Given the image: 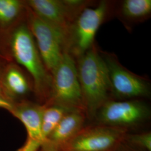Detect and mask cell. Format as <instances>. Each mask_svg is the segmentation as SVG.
Listing matches in <instances>:
<instances>
[{"label": "cell", "mask_w": 151, "mask_h": 151, "mask_svg": "<svg viewBox=\"0 0 151 151\" xmlns=\"http://www.w3.org/2000/svg\"><path fill=\"white\" fill-rule=\"evenodd\" d=\"M125 134V128L102 124L83 128L61 151H113Z\"/></svg>", "instance_id": "obj_8"}, {"label": "cell", "mask_w": 151, "mask_h": 151, "mask_svg": "<svg viewBox=\"0 0 151 151\" xmlns=\"http://www.w3.org/2000/svg\"><path fill=\"white\" fill-rule=\"evenodd\" d=\"M0 52L7 61L16 63L26 71L32 81L33 93L38 103H47L52 77L45 66L26 19L0 34Z\"/></svg>", "instance_id": "obj_1"}, {"label": "cell", "mask_w": 151, "mask_h": 151, "mask_svg": "<svg viewBox=\"0 0 151 151\" xmlns=\"http://www.w3.org/2000/svg\"><path fill=\"white\" fill-rule=\"evenodd\" d=\"M150 115L148 105L138 99H110L98 110L95 117L100 124L125 128L140 123Z\"/></svg>", "instance_id": "obj_9"}, {"label": "cell", "mask_w": 151, "mask_h": 151, "mask_svg": "<svg viewBox=\"0 0 151 151\" xmlns=\"http://www.w3.org/2000/svg\"><path fill=\"white\" fill-rule=\"evenodd\" d=\"M86 117L82 111L74 110L68 113L45 139L39 151H61L83 128Z\"/></svg>", "instance_id": "obj_11"}, {"label": "cell", "mask_w": 151, "mask_h": 151, "mask_svg": "<svg viewBox=\"0 0 151 151\" xmlns=\"http://www.w3.org/2000/svg\"><path fill=\"white\" fill-rule=\"evenodd\" d=\"M106 67L112 97L120 100L150 97L151 82L137 75L122 65L114 53L100 50Z\"/></svg>", "instance_id": "obj_5"}, {"label": "cell", "mask_w": 151, "mask_h": 151, "mask_svg": "<svg viewBox=\"0 0 151 151\" xmlns=\"http://www.w3.org/2000/svg\"><path fill=\"white\" fill-rule=\"evenodd\" d=\"M111 4L101 1L81 11L67 33L65 52L76 59L91 48L97 30L111 11Z\"/></svg>", "instance_id": "obj_3"}, {"label": "cell", "mask_w": 151, "mask_h": 151, "mask_svg": "<svg viewBox=\"0 0 151 151\" xmlns=\"http://www.w3.org/2000/svg\"><path fill=\"white\" fill-rule=\"evenodd\" d=\"M27 6L22 0H0V34L26 19Z\"/></svg>", "instance_id": "obj_13"}, {"label": "cell", "mask_w": 151, "mask_h": 151, "mask_svg": "<svg viewBox=\"0 0 151 151\" xmlns=\"http://www.w3.org/2000/svg\"><path fill=\"white\" fill-rule=\"evenodd\" d=\"M130 142L148 151H151V132L143 133L132 135L130 138Z\"/></svg>", "instance_id": "obj_16"}, {"label": "cell", "mask_w": 151, "mask_h": 151, "mask_svg": "<svg viewBox=\"0 0 151 151\" xmlns=\"http://www.w3.org/2000/svg\"><path fill=\"white\" fill-rule=\"evenodd\" d=\"M51 75L50 96L45 104H55L70 110H80L85 113L75 59L65 52Z\"/></svg>", "instance_id": "obj_4"}, {"label": "cell", "mask_w": 151, "mask_h": 151, "mask_svg": "<svg viewBox=\"0 0 151 151\" xmlns=\"http://www.w3.org/2000/svg\"><path fill=\"white\" fill-rule=\"evenodd\" d=\"M39 18L58 30L66 38L76 18L85 8L95 2L86 0H24Z\"/></svg>", "instance_id": "obj_7"}, {"label": "cell", "mask_w": 151, "mask_h": 151, "mask_svg": "<svg viewBox=\"0 0 151 151\" xmlns=\"http://www.w3.org/2000/svg\"><path fill=\"white\" fill-rule=\"evenodd\" d=\"M44 104L27 99L14 102L9 111L24 125L27 137L24 145L16 151H39L44 139L42 132Z\"/></svg>", "instance_id": "obj_10"}, {"label": "cell", "mask_w": 151, "mask_h": 151, "mask_svg": "<svg viewBox=\"0 0 151 151\" xmlns=\"http://www.w3.org/2000/svg\"><path fill=\"white\" fill-rule=\"evenodd\" d=\"M6 62H7V60L0 52V63H5Z\"/></svg>", "instance_id": "obj_19"}, {"label": "cell", "mask_w": 151, "mask_h": 151, "mask_svg": "<svg viewBox=\"0 0 151 151\" xmlns=\"http://www.w3.org/2000/svg\"><path fill=\"white\" fill-rule=\"evenodd\" d=\"M8 62V61H7ZM6 63V62H5ZM5 63H0V95L4 97H5L4 93L2 90V85H1V74H2V68L4 67V65H5Z\"/></svg>", "instance_id": "obj_18"}, {"label": "cell", "mask_w": 151, "mask_h": 151, "mask_svg": "<svg viewBox=\"0 0 151 151\" xmlns=\"http://www.w3.org/2000/svg\"><path fill=\"white\" fill-rule=\"evenodd\" d=\"M1 85L6 98L13 102L26 99L33 93L32 81L26 71L12 61L4 65L1 74Z\"/></svg>", "instance_id": "obj_12"}, {"label": "cell", "mask_w": 151, "mask_h": 151, "mask_svg": "<svg viewBox=\"0 0 151 151\" xmlns=\"http://www.w3.org/2000/svg\"><path fill=\"white\" fill-rule=\"evenodd\" d=\"M75 60L86 115L93 118L103 104L111 99L106 67L95 44Z\"/></svg>", "instance_id": "obj_2"}, {"label": "cell", "mask_w": 151, "mask_h": 151, "mask_svg": "<svg viewBox=\"0 0 151 151\" xmlns=\"http://www.w3.org/2000/svg\"><path fill=\"white\" fill-rule=\"evenodd\" d=\"M26 6L27 26L32 34L45 66L52 74L65 52V35L39 18Z\"/></svg>", "instance_id": "obj_6"}, {"label": "cell", "mask_w": 151, "mask_h": 151, "mask_svg": "<svg viewBox=\"0 0 151 151\" xmlns=\"http://www.w3.org/2000/svg\"><path fill=\"white\" fill-rule=\"evenodd\" d=\"M14 104V102L0 95V108L4 109L9 112L13 107Z\"/></svg>", "instance_id": "obj_17"}, {"label": "cell", "mask_w": 151, "mask_h": 151, "mask_svg": "<svg viewBox=\"0 0 151 151\" xmlns=\"http://www.w3.org/2000/svg\"><path fill=\"white\" fill-rule=\"evenodd\" d=\"M72 111L55 104H44L42 118V132L44 142L65 115Z\"/></svg>", "instance_id": "obj_15"}, {"label": "cell", "mask_w": 151, "mask_h": 151, "mask_svg": "<svg viewBox=\"0 0 151 151\" xmlns=\"http://www.w3.org/2000/svg\"><path fill=\"white\" fill-rule=\"evenodd\" d=\"M117 15L127 24L148 19L151 14V0H124L116 10Z\"/></svg>", "instance_id": "obj_14"}]
</instances>
